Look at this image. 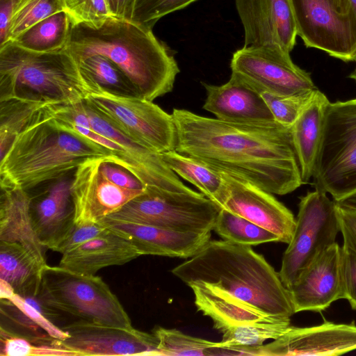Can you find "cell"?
<instances>
[{
  "mask_svg": "<svg viewBox=\"0 0 356 356\" xmlns=\"http://www.w3.org/2000/svg\"><path fill=\"white\" fill-rule=\"evenodd\" d=\"M175 150L272 194L304 184L291 127L276 121L232 122L174 108Z\"/></svg>",
  "mask_w": 356,
  "mask_h": 356,
  "instance_id": "obj_1",
  "label": "cell"
},
{
  "mask_svg": "<svg viewBox=\"0 0 356 356\" xmlns=\"http://www.w3.org/2000/svg\"><path fill=\"white\" fill-rule=\"evenodd\" d=\"M67 49L78 62L100 54L115 63L140 98L154 100L172 91L180 70L169 47L152 29L116 17L97 28L72 26Z\"/></svg>",
  "mask_w": 356,
  "mask_h": 356,
  "instance_id": "obj_2",
  "label": "cell"
},
{
  "mask_svg": "<svg viewBox=\"0 0 356 356\" xmlns=\"http://www.w3.org/2000/svg\"><path fill=\"white\" fill-rule=\"evenodd\" d=\"M171 273L188 286L204 283L219 287L271 316L295 314L279 273L251 246L210 240Z\"/></svg>",
  "mask_w": 356,
  "mask_h": 356,
  "instance_id": "obj_3",
  "label": "cell"
},
{
  "mask_svg": "<svg viewBox=\"0 0 356 356\" xmlns=\"http://www.w3.org/2000/svg\"><path fill=\"white\" fill-rule=\"evenodd\" d=\"M44 106L1 158L0 185L29 191L74 171L88 159L113 156L110 150L60 127Z\"/></svg>",
  "mask_w": 356,
  "mask_h": 356,
  "instance_id": "obj_4",
  "label": "cell"
},
{
  "mask_svg": "<svg viewBox=\"0 0 356 356\" xmlns=\"http://www.w3.org/2000/svg\"><path fill=\"white\" fill-rule=\"evenodd\" d=\"M91 92L76 60L66 49L40 53L13 42L0 47V102L22 99L71 104Z\"/></svg>",
  "mask_w": 356,
  "mask_h": 356,
  "instance_id": "obj_5",
  "label": "cell"
},
{
  "mask_svg": "<svg viewBox=\"0 0 356 356\" xmlns=\"http://www.w3.org/2000/svg\"><path fill=\"white\" fill-rule=\"evenodd\" d=\"M38 300L55 320L61 314L74 322L133 328L129 315L107 284L95 275L46 265Z\"/></svg>",
  "mask_w": 356,
  "mask_h": 356,
  "instance_id": "obj_6",
  "label": "cell"
},
{
  "mask_svg": "<svg viewBox=\"0 0 356 356\" xmlns=\"http://www.w3.org/2000/svg\"><path fill=\"white\" fill-rule=\"evenodd\" d=\"M312 177L334 200L356 191V98L327 105Z\"/></svg>",
  "mask_w": 356,
  "mask_h": 356,
  "instance_id": "obj_7",
  "label": "cell"
},
{
  "mask_svg": "<svg viewBox=\"0 0 356 356\" xmlns=\"http://www.w3.org/2000/svg\"><path fill=\"white\" fill-rule=\"evenodd\" d=\"M202 193H181L145 187L107 218L157 227L193 232L213 230L220 210Z\"/></svg>",
  "mask_w": 356,
  "mask_h": 356,
  "instance_id": "obj_8",
  "label": "cell"
},
{
  "mask_svg": "<svg viewBox=\"0 0 356 356\" xmlns=\"http://www.w3.org/2000/svg\"><path fill=\"white\" fill-rule=\"evenodd\" d=\"M110 156L88 159L75 170V223L101 222L144 192L143 182Z\"/></svg>",
  "mask_w": 356,
  "mask_h": 356,
  "instance_id": "obj_9",
  "label": "cell"
},
{
  "mask_svg": "<svg viewBox=\"0 0 356 356\" xmlns=\"http://www.w3.org/2000/svg\"><path fill=\"white\" fill-rule=\"evenodd\" d=\"M339 232L334 200L316 189L301 197L293 235L283 254L279 272L287 289L320 254L335 243Z\"/></svg>",
  "mask_w": 356,
  "mask_h": 356,
  "instance_id": "obj_10",
  "label": "cell"
},
{
  "mask_svg": "<svg viewBox=\"0 0 356 356\" xmlns=\"http://www.w3.org/2000/svg\"><path fill=\"white\" fill-rule=\"evenodd\" d=\"M297 34L307 47L344 62L356 54V17L349 0H290Z\"/></svg>",
  "mask_w": 356,
  "mask_h": 356,
  "instance_id": "obj_11",
  "label": "cell"
},
{
  "mask_svg": "<svg viewBox=\"0 0 356 356\" xmlns=\"http://www.w3.org/2000/svg\"><path fill=\"white\" fill-rule=\"evenodd\" d=\"M85 99L136 142L161 154L175 149L177 132L173 117L152 101L117 96L102 90L90 92Z\"/></svg>",
  "mask_w": 356,
  "mask_h": 356,
  "instance_id": "obj_12",
  "label": "cell"
},
{
  "mask_svg": "<svg viewBox=\"0 0 356 356\" xmlns=\"http://www.w3.org/2000/svg\"><path fill=\"white\" fill-rule=\"evenodd\" d=\"M233 75L261 93L293 95L317 89L310 74L296 65L290 53L268 47L237 49L230 63Z\"/></svg>",
  "mask_w": 356,
  "mask_h": 356,
  "instance_id": "obj_13",
  "label": "cell"
},
{
  "mask_svg": "<svg viewBox=\"0 0 356 356\" xmlns=\"http://www.w3.org/2000/svg\"><path fill=\"white\" fill-rule=\"evenodd\" d=\"M82 106L86 113L90 128L102 136L120 144L124 154L118 165L123 167L145 187H154L165 191L195 193L187 187L164 161L162 154L136 142L97 112L84 98Z\"/></svg>",
  "mask_w": 356,
  "mask_h": 356,
  "instance_id": "obj_14",
  "label": "cell"
},
{
  "mask_svg": "<svg viewBox=\"0 0 356 356\" xmlns=\"http://www.w3.org/2000/svg\"><path fill=\"white\" fill-rule=\"evenodd\" d=\"M356 350V325L325 321L311 327L291 328L270 343L244 347V355L335 356Z\"/></svg>",
  "mask_w": 356,
  "mask_h": 356,
  "instance_id": "obj_15",
  "label": "cell"
},
{
  "mask_svg": "<svg viewBox=\"0 0 356 356\" xmlns=\"http://www.w3.org/2000/svg\"><path fill=\"white\" fill-rule=\"evenodd\" d=\"M74 171L26 191L34 229L42 244L54 251L75 225Z\"/></svg>",
  "mask_w": 356,
  "mask_h": 356,
  "instance_id": "obj_16",
  "label": "cell"
},
{
  "mask_svg": "<svg viewBox=\"0 0 356 356\" xmlns=\"http://www.w3.org/2000/svg\"><path fill=\"white\" fill-rule=\"evenodd\" d=\"M68 337L65 348L87 355L161 356L156 335L133 328L74 322L61 327Z\"/></svg>",
  "mask_w": 356,
  "mask_h": 356,
  "instance_id": "obj_17",
  "label": "cell"
},
{
  "mask_svg": "<svg viewBox=\"0 0 356 356\" xmlns=\"http://www.w3.org/2000/svg\"><path fill=\"white\" fill-rule=\"evenodd\" d=\"M235 6L243 47L293 50L298 34L290 0H235Z\"/></svg>",
  "mask_w": 356,
  "mask_h": 356,
  "instance_id": "obj_18",
  "label": "cell"
},
{
  "mask_svg": "<svg viewBox=\"0 0 356 356\" xmlns=\"http://www.w3.org/2000/svg\"><path fill=\"white\" fill-rule=\"evenodd\" d=\"M218 172L227 191L223 209L270 231L278 236L279 242L289 244L296 227L292 212L272 193L241 178Z\"/></svg>",
  "mask_w": 356,
  "mask_h": 356,
  "instance_id": "obj_19",
  "label": "cell"
},
{
  "mask_svg": "<svg viewBox=\"0 0 356 356\" xmlns=\"http://www.w3.org/2000/svg\"><path fill=\"white\" fill-rule=\"evenodd\" d=\"M341 247L334 243L319 254L289 289L295 313L321 312L344 299Z\"/></svg>",
  "mask_w": 356,
  "mask_h": 356,
  "instance_id": "obj_20",
  "label": "cell"
},
{
  "mask_svg": "<svg viewBox=\"0 0 356 356\" xmlns=\"http://www.w3.org/2000/svg\"><path fill=\"white\" fill-rule=\"evenodd\" d=\"M102 222L111 230L130 241L140 255L189 259L196 254L211 236V232H181L107 218Z\"/></svg>",
  "mask_w": 356,
  "mask_h": 356,
  "instance_id": "obj_21",
  "label": "cell"
},
{
  "mask_svg": "<svg viewBox=\"0 0 356 356\" xmlns=\"http://www.w3.org/2000/svg\"><path fill=\"white\" fill-rule=\"evenodd\" d=\"M202 84L207 93L203 108L217 119L243 123L275 121L261 95L238 78L231 75L220 86Z\"/></svg>",
  "mask_w": 356,
  "mask_h": 356,
  "instance_id": "obj_22",
  "label": "cell"
},
{
  "mask_svg": "<svg viewBox=\"0 0 356 356\" xmlns=\"http://www.w3.org/2000/svg\"><path fill=\"white\" fill-rule=\"evenodd\" d=\"M140 256L130 241L109 229L63 254L59 266L77 273L95 275L103 268L123 265Z\"/></svg>",
  "mask_w": 356,
  "mask_h": 356,
  "instance_id": "obj_23",
  "label": "cell"
},
{
  "mask_svg": "<svg viewBox=\"0 0 356 356\" xmlns=\"http://www.w3.org/2000/svg\"><path fill=\"white\" fill-rule=\"evenodd\" d=\"M0 186V241L19 244L45 266L46 248L34 229L27 191L18 186Z\"/></svg>",
  "mask_w": 356,
  "mask_h": 356,
  "instance_id": "obj_24",
  "label": "cell"
},
{
  "mask_svg": "<svg viewBox=\"0 0 356 356\" xmlns=\"http://www.w3.org/2000/svg\"><path fill=\"white\" fill-rule=\"evenodd\" d=\"M197 310L213 321L220 332L229 328L277 318L216 286L197 283L190 286Z\"/></svg>",
  "mask_w": 356,
  "mask_h": 356,
  "instance_id": "obj_25",
  "label": "cell"
},
{
  "mask_svg": "<svg viewBox=\"0 0 356 356\" xmlns=\"http://www.w3.org/2000/svg\"><path fill=\"white\" fill-rule=\"evenodd\" d=\"M330 102L325 95L316 89L291 127L293 145L304 184L313 176Z\"/></svg>",
  "mask_w": 356,
  "mask_h": 356,
  "instance_id": "obj_26",
  "label": "cell"
},
{
  "mask_svg": "<svg viewBox=\"0 0 356 356\" xmlns=\"http://www.w3.org/2000/svg\"><path fill=\"white\" fill-rule=\"evenodd\" d=\"M44 267L19 244L0 241V279L8 282L15 293L36 297Z\"/></svg>",
  "mask_w": 356,
  "mask_h": 356,
  "instance_id": "obj_27",
  "label": "cell"
},
{
  "mask_svg": "<svg viewBox=\"0 0 356 356\" xmlns=\"http://www.w3.org/2000/svg\"><path fill=\"white\" fill-rule=\"evenodd\" d=\"M161 154L165 163L175 173L191 183L207 197L223 208L227 191L218 171L175 149Z\"/></svg>",
  "mask_w": 356,
  "mask_h": 356,
  "instance_id": "obj_28",
  "label": "cell"
},
{
  "mask_svg": "<svg viewBox=\"0 0 356 356\" xmlns=\"http://www.w3.org/2000/svg\"><path fill=\"white\" fill-rule=\"evenodd\" d=\"M77 63L91 92L102 90L120 97H139L129 79L107 57L94 54Z\"/></svg>",
  "mask_w": 356,
  "mask_h": 356,
  "instance_id": "obj_29",
  "label": "cell"
},
{
  "mask_svg": "<svg viewBox=\"0 0 356 356\" xmlns=\"http://www.w3.org/2000/svg\"><path fill=\"white\" fill-rule=\"evenodd\" d=\"M71 28L67 14L61 11L36 23L13 42L35 52L59 51L67 48Z\"/></svg>",
  "mask_w": 356,
  "mask_h": 356,
  "instance_id": "obj_30",
  "label": "cell"
},
{
  "mask_svg": "<svg viewBox=\"0 0 356 356\" xmlns=\"http://www.w3.org/2000/svg\"><path fill=\"white\" fill-rule=\"evenodd\" d=\"M159 340L161 356H221L235 355V353L213 342L184 334L177 329L158 327L153 332Z\"/></svg>",
  "mask_w": 356,
  "mask_h": 356,
  "instance_id": "obj_31",
  "label": "cell"
},
{
  "mask_svg": "<svg viewBox=\"0 0 356 356\" xmlns=\"http://www.w3.org/2000/svg\"><path fill=\"white\" fill-rule=\"evenodd\" d=\"M291 327L290 318H273L225 330L221 332L220 342L233 351L236 348L260 346L268 339L279 338Z\"/></svg>",
  "mask_w": 356,
  "mask_h": 356,
  "instance_id": "obj_32",
  "label": "cell"
},
{
  "mask_svg": "<svg viewBox=\"0 0 356 356\" xmlns=\"http://www.w3.org/2000/svg\"><path fill=\"white\" fill-rule=\"evenodd\" d=\"M213 230L224 240L243 245L279 242L277 235L223 208L217 216Z\"/></svg>",
  "mask_w": 356,
  "mask_h": 356,
  "instance_id": "obj_33",
  "label": "cell"
},
{
  "mask_svg": "<svg viewBox=\"0 0 356 356\" xmlns=\"http://www.w3.org/2000/svg\"><path fill=\"white\" fill-rule=\"evenodd\" d=\"M44 104L22 99L0 102V153L2 158L16 136Z\"/></svg>",
  "mask_w": 356,
  "mask_h": 356,
  "instance_id": "obj_34",
  "label": "cell"
},
{
  "mask_svg": "<svg viewBox=\"0 0 356 356\" xmlns=\"http://www.w3.org/2000/svg\"><path fill=\"white\" fill-rule=\"evenodd\" d=\"M1 356H80L52 337L29 338L0 329Z\"/></svg>",
  "mask_w": 356,
  "mask_h": 356,
  "instance_id": "obj_35",
  "label": "cell"
},
{
  "mask_svg": "<svg viewBox=\"0 0 356 356\" xmlns=\"http://www.w3.org/2000/svg\"><path fill=\"white\" fill-rule=\"evenodd\" d=\"M61 11H64L63 0H17L6 43L15 40L40 21Z\"/></svg>",
  "mask_w": 356,
  "mask_h": 356,
  "instance_id": "obj_36",
  "label": "cell"
},
{
  "mask_svg": "<svg viewBox=\"0 0 356 356\" xmlns=\"http://www.w3.org/2000/svg\"><path fill=\"white\" fill-rule=\"evenodd\" d=\"M63 3L72 26L84 25L97 28L115 17L108 0H63Z\"/></svg>",
  "mask_w": 356,
  "mask_h": 356,
  "instance_id": "obj_37",
  "label": "cell"
},
{
  "mask_svg": "<svg viewBox=\"0 0 356 356\" xmlns=\"http://www.w3.org/2000/svg\"><path fill=\"white\" fill-rule=\"evenodd\" d=\"M316 90L286 96L267 93L261 95L271 111L274 120L282 125L291 127Z\"/></svg>",
  "mask_w": 356,
  "mask_h": 356,
  "instance_id": "obj_38",
  "label": "cell"
},
{
  "mask_svg": "<svg viewBox=\"0 0 356 356\" xmlns=\"http://www.w3.org/2000/svg\"><path fill=\"white\" fill-rule=\"evenodd\" d=\"M197 0H135L131 20L152 29L163 17Z\"/></svg>",
  "mask_w": 356,
  "mask_h": 356,
  "instance_id": "obj_39",
  "label": "cell"
},
{
  "mask_svg": "<svg viewBox=\"0 0 356 356\" xmlns=\"http://www.w3.org/2000/svg\"><path fill=\"white\" fill-rule=\"evenodd\" d=\"M109 229L102 221L75 223L70 234L54 251L63 254L94 238L104 234Z\"/></svg>",
  "mask_w": 356,
  "mask_h": 356,
  "instance_id": "obj_40",
  "label": "cell"
},
{
  "mask_svg": "<svg viewBox=\"0 0 356 356\" xmlns=\"http://www.w3.org/2000/svg\"><path fill=\"white\" fill-rule=\"evenodd\" d=\"M8 300L52 338L63 341L68 337L67 332L55 325L42 312L29 303L24 297L15 293Z\"/></svg>",
  "mask_w": 356,
  "mask_h": 356,
  "instance_id": "obj_41",
  "label": "cell"
},
{
  "mask_svg": "<svg viewBox=\"0 0 356 356\" xmlns=\"http://www.w3.org/2000/svg\"><path fill=\"white\" fill-rule=\"evenodd\" d=\"M341 254L344 299L348 301L353 309H356V250L343 242Z\"/></svg>",
  "mask_w": 356,
  "mask_h": 356,
  "instance_id": "obj_42",
  "label": "cell"
},
{
  "mask_svg": "<svg viewBox=\"0 0 356 356\" xmlns=\"http://www.w3.org/2000/svg\"><path fill=\"white\" fill-rule=\"evenodd\" d=\"M337 211L343 242L356 250V211L337 204Z\"/></svg>",
  "mask_w": 356,
  "mask_h": 356,
  "instance_id": "obj_43",
  "label": "cell"
},
{
  "mask_svg": "<svg viewBox=\"0 0 356 356\" xmlns=\"http://www.w3.org/2000/svg\"><path fill=\"white\" fill-rule=\"evenodd\" d=\"M0 47L7 42L8 29L17 0H0Z\"/></svg>",
  "mask_w": 356,
  "mask_h": 356,
  "instance_id": "obj_44",
  "label": "cell"
},
{
  "mask_svg": "<svg viewBox=\"0 0 356 356\" xmlns=\"http://www.w3.org/2000/svg\"><path fill=\"white\" fill-rule=\"evenodd\" d=\"M113 15L131 20L135 0H108Z\"/></svg>",
  "mask_w": 356,
  "mask_h": 356,
  "instance_id": "obj_45",
  "label": "cell"
},
{
  "mask_svg": "<svg viewBox=\"0 0 356 356\" xmlns=\"http://www.w3.org/2000/svg\"><path fill=\"white\" fill-rule=\"evenodd\" d=\"M334 201L338 206L356 211V191Z\"/></svg>",
  "mask_w": 356,
  "mask_h": 356,
  "instance_id": "obj_46",
  "label": "cell"
},
{
  "mask_svg": "<svg viewBox=\"0 0 356 356\" xmlns=\"http://www.w3.org/2000/svg\"><path fill=\"white\" fill-rule=\"evenodd\" d=\"M15 293L13 286L4 280L0 279V298L9 299Z\"/></svg>",
  "mask_w": 356,
  "mask_h": 356,
  "instance_id": "obj_47",
  "label": "cell"
},
{
  "mask_svg": "<svg viewBox=\"0 0 356 356\" xmlns=\"http://www.w3.org/2000/svg\"><path fill=\"white\" fill-rule=\"evenodd\" d=\"M349 1H350L351 7L353 8V10L355 13V15L356 17V0H349Z\"/></svg>",
  "mask_w": 356,
  "mask_h": 356,
  "instance_id": "obj_48",
  "label": "cell"
},
{
  "mask_svg": "<svg viewBox=\"0 0 356 356\" xmlns=\"http://www.w3.org/2000/svg\"><path fill=\"white\" fill-rule=\"evenodd\" d=\"M350 76V79L355 80L356 82V73H351Z\"/></svg>",
  "mask_w": 356,
  "mask_h": 356,
  "instance_id": "obj_49",
  "label": "cell"
},
{
  "mask_svg": "<svg viewBox=\"0 0 356 356\" xmlns=\"http://www.w3.org/2000/svg\"><path fill=\"white\" fill-rule=\"evenodd\" d=\"M353 61L356 63V54H355V57H354ZM352 72H353V73H356V67L355 68V70H354Z\"/></svg>",
  "mask_w": 356,
  "mask_h": 356,
  "instance_id": "obj_50",
  "label": "cell"
}]
</instances>
